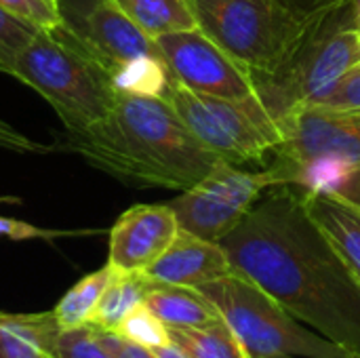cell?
<instances>
[{
  "label": "cell",
  "instance_id": "obj_1",
  "mask_svg": "<svg viewBox=\"0 0 360 358\" xmlns=\"http://www.w3.org/2000/svg\"><path fill=\"white\" fill-rule=\"evenodd\" d=\"M234 270L291 317L360 357V285L293 186L268 188L219 243Z\"/></svg>",
  "mask_w": 360,
  "mask_h": 358
},
{
  "label": "cell",
  "instance_id": "obj_2",
  "mask_svg": "<svg viewBox=\"0 0 360 358\" xmlns=\"http://www.w3.org/2000/svg\"><path fill=\"white\" fill-rule=\"evenodd\" d=\"M59 148L124 184L181 192L221 162L162 97L135 93H118L114 108L95 124L63 131Z\"/></svg>",
  "mask_w": 360,
  "mask_h": 358
},
{
  "label": "cell",
  "instance_id": "obj_3",
  "mask_svg": "<svg viewBox=\"0 0 360 358\" xmlns=\"http://www.w3.org/2000/svg\"><path fill=\"white\" fill-rule=\"evenodd\" d=\"M360 65L356 0H319L287 59L270 74L251 76L255 97L281 124L291 112L316 103Z\"/></svg>",
  "mask_w": 360,
  "mask_h": 358
},
{
  "label": "cell",
  "instance_id": "obj_4",
  "mask_svg": "<svg viewBox=\"0 0 360 358\" xmlns=\"http://www.w3.org/2000/svg\"><path fill=\"white\" fill-rule=\"evenodd\" d=\"M0 72L40 93L57 112L63 131L95 124L114 108L120 93L110 72L61 27L38 30Z\"/></svg>",
  "mask_w": 360,
  "mask_h": 358
},
{
  "label": "cell",
  "instance_id": "obj_5",
  "mask_svg": "<svg viewBox=\"0 0 360 358\" xmlns=\"http://www.w3.org/2000/svg\"><path fill=\"white\" fill-rule=\"evenodd\" d=\"M272 162L283 186L325 190L360 205V112L304 106L281 120Z\"/></svg>",
  "mask_w": 360,
  "mask_h": 358
},
{
  "label": "cell",
  "instance_id": "obj_6",
  "mask_svg": "<svg viewBox=\"0 0 360 358\" xmlns=\"http://www.w3.org/2000/svg\"><path fill=\"white\" fill-rule=\"evenodd\" d=\"M319 0H190L198 30L251 76L274 72Z\"/></svg>",
  "mask_w": 360,
  "mask_h": 358
},
{
  "label": "cell",
  "instance_id": "obj_7",
  "mask_svg": "<svg viewBox=\"0 0 360 358\" xmlns=\"http://www.w3.org/2000/svg\"><path fill=\"white\" fill-rule=\"evenodd\" d=\"M221 312L251 358H360L291 317L253 281L236 270L198 287Z\"/></svg>",
  "mask_w": 360,
  "mask_h": 358
},
{
  "label": "cell",
  "instance_id": "obj_8",
  "mask_svg": "<svg viewBox=\"0 0 360 358\" xmlns=\"http://www.w3.org/2000/svg\"><path fill=\"white\" fill-rule=\"evenodd\" d=\"M162 99L202 146L232 165L264 162L285 139L281 124L257 97H217L192 91L171 78Z\"/></svg>",
  "mask_w": 360,
  "mask_h": 358
},
{
  "label": "cell",
  "instance_id": "obj_9",
  "mask_svg": "<svg viewBox=\"0 0 360 358\" xmlns=\"http://www.w3.org/2000/svg\"><path fill=\"white\" fill-rule=\"evenodd\" d=\"M272 186H283L274 169L245 171L240 165L221 160L202 181L169 205L181 230L221 243Z\"/></svg>",
  "mask_w": 360,
  "mask_h": 358
},
{
  "label": "cell",
  "instance_id": "obj_10",
  "mask_svg": "<svg viewBox=\"0 0 360 358\" xmlns=\"http://www.w3.org/2000/svg\"><path fill=\"white\" fill-rule=\"evenodd\" d=\"M61 30L112 76L124 65L160 57L158 44L141 32L114 0H57Z\"/></svg>",
  "mask_w": 360,
  "mask_h": 358
},
{
  "label": "cell",
  "instance_id": "obj_11",
  "mask_svg": "<svg viewBox=\"0 0 360 358\" xmlns=\"http://www.w3.org/2000/svg\"><path fill=\"white\" fill-rule=\"evenodd\" d=\"M158 51L179 84L228 99H251V74L198 27L156 38Z\"/></svg>",
  "mask_w": 360,
  "mask_h": 358
},
{
  "label": "cell",
  "instance_id": "obj_12",
  "mask_svg": "<svg viewBox=\"0 0 360 358\" xmlns=\"http://www.w3.org/2000/svg\"><path fill=\"white\" fill-rule=\"evenodd\" d=\"M179 222L171 205H135L110 230L108 264L116 272H146L175 241Z\"/></svg>",
  "mask_w": 360,
  "mask_h": 358
},
{
  "label": "cell",
  "instance_id": "obj_13",
  "mask_svg": "<svg viewBox=\"0 0 360 358\" xmlns=\"http://www.w3.org/2000/svg\"><path fill=\"white\" fill-rule=\"evenodd\" d=\"M232 272L234 266L219 243L205 241L179 228L171 247L143 274L156 283L198 289Z\"/></svg>",
  "mask_w": 360,
  "mask_h": 358
},
{
  "label": "cell",
  "instance_id": "obj_14",
  "mask_svg": "<svg viewBox=\"0 0 360 358\" xmlns=\"http://www.w3.org/2000/svg\"><path fill=\"white\" fill-rule=\"evenodd\" d=\"M304 209L360 285V205L335 192L300 190Z\"/></svg>",
  "mask_w": 360,
  "mask_h": 358
},
{
  "label": "cell",
  "instance_id": "obj_15",
  "mask_svg": "<svg viewBox=\"0 0 360 358\" xmlns=\"http://www.w3.org/2000/svg\"><path fill=\"white\" fill-rule=\"evenodd\" d=\"M59 331L53 312H0V358H55Z\"/></svg>",
  "mask_w": 360,
  "mask_h": 358
},
{
  "label": "cell",
  "instance_id": "obj_16",
  "mask_svg": "<svg viewBox=\"0 0 360 358\" xmlns=\"http://www.w3.org/2000/svg\"><path fill=\"white\" fill-rule=\"evenodd\" d=\"M167 327H207L221 321L217 306L194 287L156 283L143 302Z\"/></svg>",
  "mask_w": 360,
  "mask_h": 358
},
{
  "label": "cell",
  "instance_id": "obj_17",
  "mask_svg": "<svg viewBox=\"0 0 360 358\" xmlns=\"http://www.w3.org/2000/svg\"><path fill=\"white\" fill-rule=\"evenodd\" d=\"M152 285L154 281L143 272H116L93 312L91 325L105 333H118L127 317L143 306Z\"/></svg>",
  "mask_w": 360,
  "mask_h": 358
},
{
  "label": "cell",
  "instance_id": "obj_18",
  "mask_svg": "<svg viewBox=\"0 0 360 358\" xmlns=\"http://www.w3.org/2000/svg\"><path fill=\"white\" fill-rule=\"evenodd\" d=\"M118 8L150 38L196 30L190 0H114Z\"/></svg>",
  "mask_w": 360,
  "mask_h": 358
},
{
  "label": "cell",
  "instance_id": "obj_19",
  "mask_svg": "<svg viewBox=\"0 0 360 358\" xmlns=\"http://www.w3.org/2000/svg\"><path fill=\"white\" fill-rule=\"evenodd\" d=\"M169 335L192 358H251L224 319L207 327H169Z\"/></svg>",
  "mask_w": 360,
  "mask_h": 358
},
{
  "label": "cell",
  "instance_id": "obj_20",
  "mask_svg": "<svg viewBox=\"0 0 360 358\" xmlns=\"http://www.w3.org/2000/svg\"><path fill=\"white\" fill-rule=\"evenodd\" d=\"M114 276H116V270L110 264H105L103 268L80 279L70 291H65V295L53 308V314H55L59 327L68 329V327H78V325L91 323L93 312Z\"/></svg>",
  "mask_w": 360,
  "mask_h": 358
},
{
  "label": "cell",
  "instance_id": "obj_21",
  "mask_svg": "<svg viewBox=\"0 0 360 358\" xmlns=\"http://www.w3.org/2000/svg\"><path fill=\"white\" fill-rule=\"evenodd\" d=\"M55 358H114L103 346L99 329L91 323L61 329L55 344Z\"/></svg>",
  "mask_w": 360,
  "mask_h": 358
},
{
  "label": "cell",
  "instance_id": "obj_22",
  "mask_svg": "<svg viewBox=\"0 0 360 358\" xmlns=\"http://www.w3.org/2000/svg\"><path fill=\"white\" fill-rule=\"evenodd\" d=\"M118 333L139 346H146L150 350H156L160 346L171 344L169 327L143 304L137 310H133L127 321L120 325Z\"/></svg>",
  "mask_w": 360,
  "mask_h": 358
},
{
  "label": "cell",
  "instance_id": "obj_23",
  "mask_svg": "<svg viewBox=\"0 0 360 358\" xmlns=\"http://www.w3.org/2000/svg\"><path fill=\"white\" fill-rule=\"evenodd\" d=\"M0 8L36 30H55L61 25L57 0H0Z\"/></svg>",
  "mask_w": 360,
  "mask_h": 358
},
{
  "label": "cell",
  "instance_id": "obj_24",
  "mask_svg": "<svg viewBox=\"0 0 360 358\" xmlns=\"http://www.w3.org/2000/svg\"><path fill=\"white\" fill-rule=\"evenodd\" d=\"M38 30L34 25H30V23L13 17L4 8H0V68L4 63H8L30 42V38Z\"/></svg>",
  "mask_w": 360,
  "mask_h": 358
},
{
  "label": "cell",
  "instance_id": "obj_25",
  "mask_svg": "<svg viewBox=\"0 0 360 358\" xmlns=\"http://www.w3.org/2000/svg\"><path fill=\"white\" fill-rule=\"evenodd\" d=\"M312 106H323L329 110L360 112V65L350 70L325 97Z\"/></svg>",
  "mask_w": 360,
  "mask_h": 358
},
{
  "label": "cell",
  "instance_id": "obj_26",
  "mask_svg": "<svg viewBox=\"0 0 360 358\" xmlns=\"http://www.w3.org/2000/svg\"><path fill=\"white\" fill-rule=\"evenodd\" d=\"M57 236H63V232L44 230V228L32 226L27 222L0 215V238H11V241H36V238H40V241H53Z\"/></svg>",
  "mask_w": 360,
  "mask_h": 358
},
{
  "label": "cell",
  "instance_id": "obj_27",
  "mask_svg": "<svg viewBox=\"0 0 360 358\" xmlns=\"http://www.w3.org/2000/svg\"><path fill=\"white\" fill-rule=\"evenodd\" d=\"M0 148L17 152V154H46L53 150L51 146H44V143L34 141L32 137L23 135L21 131H17L13 124H8L2 118H0Z\"/></svg>",
  "mask_w": 360,
  "mask_h": 358
},
{
  "label": "cell",
  "instance_id": "obj_28",
  "mask_svg": "<svg viewBox=\"0 0 360 358\" xmlns=\"http://www.w3.org/2000/svg\"><path fill=\"white\" fill-rule=\"evenodd\" d=\"M99 338L103 342V346L110 350V354L114 358H158L154 354V350L139 346L127 338H122L120 333H105L99 331Z\"/></svg>",
  "mask_w": 360,
  "mask_h": 358
},
{
  "label": "cell",
  "instance_id": "obj_29",
  "mask_svg": "<svg viewBox=\"0 0 360 358\" xmlns=\"http://www.w3.org/2000/svg\"><path fill=\"white\" fill-rule=\"evenodd\" d=\"M154 354L158 358H192L186 350H181L175 342H171V344H167V346H160V348H156L154 350Z\"/></svg>",
  "mask_w": 360,
  "mask_h": 358
},
{
  "label": "cell",
  "instance_id": "obj_30",
  "mask_svg": "<svg viewBox=\"0 0 360 358\" xmlns=\"http://www.w3.org/2000/svg\"><path fill=\"white\" fill-rule=\"evenodd\" d=\"M356 15H359V23H360V0H356Z\"/></svg>",
  "mask_w": 360,
  "mask_h": 358
},
{
  "label": "cell",
  "instance_id": "obj_31",
  "mask_svg": "<svg viewBox=\"0 0 360 358\" xmlns=\"http://www.w3.org/2000/svg\"><path fill=\"white\" fill-rule=\"evenodd\" d=\"M270 358H300V357H289V354H281V357H270Z\"/></svg>",
  "mask_w": 360,
  "mask_h": 358
}]
</instances>
